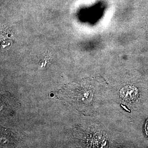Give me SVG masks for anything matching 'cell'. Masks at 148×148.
<instances>
[{"label":"cell","mask_w":148,"mask_h":148,"mask_svg":"<svg viewBox=\"0 0 148 148\" xmlns=\"http://www.w3.org/2000/svg\"><path fill=\"white\" fill-rule=\"evenodd\" d=\"M137 91L136 88L133 87H126L123 88L121 90V96L124 97V99L126 100L133 99L137 95Z\"/></svg>","instance_id":"obj_1"},{"label":"cell","mask_w":148,"mask_h":148,"mask_svg":"<svg viewBox=\"0 0 148 148\" xmlns=\"http://www.w3.org/2000/svg\"><path fill=\"white\" fill-rule=\"evenodd\" d=\"M145 132L147 137L148 138V119L146 121L145 126Z\"/></svg>","instance_id":"obj_2"}]
</instances>
